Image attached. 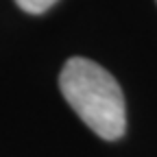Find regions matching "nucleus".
Listing matches in <instances>:
<instances>
[{"label": "nucleus", "mask_w": 157, "mask_h": 157, "mask_svg": "<svg viewBox=\"0 0 157 157\" xmlns=\"http://www.w3.org/2000/svg\"><path fill=\"white\" fill-rule=\"evenodd\" d=\"M59 90L78 118L103 140H118L127 129L122 90L103 66L92 59L72 57L59 74Z\"/></svg>", "instance_id": "f257e3e1"}, {"label": "nucleus", "mask_w": 157, "mask_h": 157, "mask_svg": "<svg viewBox=\"0 0 157 157\" xmlns=\"http://www.w3.org/2000/svg\"><path fill=\"white\" fill-rule=\"evenodd\" d=\"M55 2L57 0H15V5L20 9L26 11V13H33V15H39V13L48 11Z\"/></svg>", "instance_id": "f03ea898"}]
</instances>
